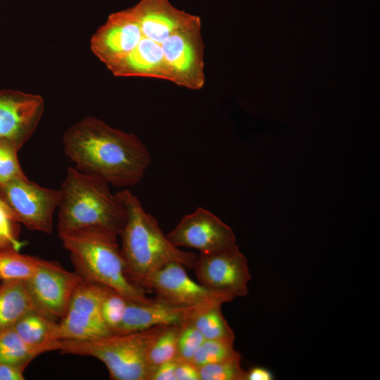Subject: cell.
I'll return each mask as SVG.
<instances>
[{
  "instance_id": "obj_20",
  "label": "cell",
  "mask_w": 380,
  "mask_h": 380,
  "mask_svg": "<svg viewBox=\"0 0 380 380\" xmlns=\"http://www.w3.org/2000/svg\"><path fill=\"white\" fill-rule=\"evenodd\" d=\"M182 326H168L151 346L148 355L151 377L160 365L176 358L178 335Z\"/></svg>"
},
{
  "instance_id": "obj_1",
  "label": "cell",
  "mask_w": 380,
  "mask_h": 380,
  "mask_svg": "<svg viewBox=\"0 0 380 380\" xmlns=\"http://www.w3.org/2000/svg\"><path fill=\"white\" fill-rule=\"evenodd\" d=\"M91 49L116 77L163 80L191 90L205 83L201 18L170 0H139L111 13Z\"/></svg>"
},
{
  "instance_id": "obj_3",
  "label": "cell",
  "mask_w": 380,
  "mask_h": 380,
  "mask_svg": "<svg viewBox=\"0 0 380 380\" xmlns=\"http://www.w3.org/2000/svg\"><path fill=\"white\" fill-rule=\"evenodd\" d=\"M124 205L126 220L119 236L127 274L136 285L147 291L152 275L170 262L193 268L198 255L173 245L160 229L157 220L143 208L129 190L116 193Z\"/></svg>"
},
{
  "instance_id": "obj_10",
  "label": "cell",
  "mask_w": 380,
  "mask_h": 380,
  "mask_svg": "<svg viewBox=\"0 0 380 380\" xmlns=\"http://www.w3.org/2000/svg\"><path fill=\"white\" fill-rule=\"evenodd\" d=\"M150 291L155 293L156 299L182 307L206 308L232 301L194 281L186 267L176 262L167 264L152 275L147 286V291Z\"/></svg>"
},
{
  "instance_id": "obj_28",
  "label": "cell",
  "mask_w": 380,
  "mask_h": 380,
  "mask_svg": "<svg viewBox=\"0 0 380 380\" xmlns=\"http://www.w3.org/2000/svg\"><path fill=\"white\" fill-rule=\"evenodd\" d=\"M177 359H173L160 365L153 373L151 380H176L175 376Z\"/></svg>"
},
{
  "instance_id": "obj_25",
  "label": "cell",
  "mask_w": 380,
  "mask_h": 380,
  "mask_svg": "<svg viewBox=\"0 0 380 380\" xmlns=\"http://www.w3.org/2000/svg\"><path fill=\"white\" fill-rule=\"evenodd\" d=\"M204 340L202 334L191 322L182 325L178 335L175 359L191 361Z\"/></svg>"
},
{
  "instance_id": "obj_5",
  "label": "cell",
  "mask_w": 380,
  "mask_h": 380,
  "mask_svg": "<svg viewBox=\"0 0 380 380\" xmlns=\"http://www.w3.org/2000/svg\"><path fill=\"white\" fill-rule=\"evenodd\" d=\"M77 272L84 279L110 287L131 301L153 300L146 291L129 279L118 236L92 232L58 235Z\"/></svg>"
},
{
  "instance_id": "obj_7",
  "label": "cell",
  "mask_w": 380,
  "mask_h": 380,
  "mask_svg": "<svg viewBox=\"0 0 380 380\" xmlns=\"http://www.w3.org/2000/svg\"><path fill=\"white\" fill-rule=\"evenodd\" d=\"M0 195L14 222L32 231L51 232L53 213L61 199L60 189L40 186L25 177L0 186Z\"/></svg>"
},
{
  "instance_id": "obj_18",
  "label": "cell",
  "mask_w": 380,
  "mask_h": 380,
  "mask_svg": "<svg viewBox=\"0 0 380 380\" xmlns=\"http://www.w3.org/2000/svg\"><path fill=\"white\" fill-rule=\"evenodd\" d=\"M42 260L21 254L12 247L0 248V279L27 280L37 271Z\"/></svg>"
},
{
  "instance_id": "obj_12",
  "label": "cell",
  "mask_w": 380,
  "mask_h": 380,
  "mask_svg": "<svg viewBox=\"0 0 380 380\" xmlns=\"http://www.w3.org/2000/svg\"><path fill=\"white\" fill-rule=\"evenodd\" d=\"M166 236L177 247L195 248L204 254L236 245V236L232 228L203 208L184 216Z\"/></svg>"
},
{
  "instance_id": "obj_21",
  "label": "cell",
  "mask_w": 380,
  "mask_h": 380,
  "mask_svg": "<svg viewBox=\"0 0 380 380\" xmlns=\"http://www.w3.org/2000/svg\"><path fill=\"white\" fill-rule=\"evenodd\" d=\"M241 356L234 348V341L205 339L191 362L198 368Z\"/></svg>"
},
{
  "instance_id": "obj_14",
  "label": "cell",
  "mask_w": 380,
  "mask_h": 380,
  "mask_svg": "<svg viewBox=\"0 0 380 380\" xmlns=\"http://www.w3.org/2000/svg\"><path fill=\"white\" fill-rule=\"evenodd\" d=\"M204 309L175 305L156 298L148 303L129 300L122 319L113 334H125L159 325H184Z\"/></svg>"
},
{
  "instance_id": "obj_30",
  "label": "cell",
  "mask_w": 380,
  "mask_h": 380,
  "mask_svg": "<svg viewBox=\"0 0 380 380\" xmlns=\"http://www.w3.org/2000/svg\"><path fill=\"white\" fill-rule=\"evenodd\" d=\"M274 375L269 369L262 367H253L246 371L245 380H272Z\"/></svg>"
},
{
  "instance_id": "obj_2",
  "label": "cell",
  "mask_w": 380,
  "mask_h": 380,
  "mask_svg": "<svg viewBox=\"0 0 380 380\" xmlns=\"http://www.w3.org/2000/svg\"><path fill=\"white\" fill-rule=\"evenodd\" d=\"M63 150L78 170L115 187L134 186L151 164V155L134 134L87 116L63 137Z\"/></svg>"
},
{
  "instance_id": "obj_31",
  "label": "cell",
  "mask_w": 380,
  "mask_h": 380,
  "mask_svg": "<svg viewBox=\"0 0 380 380\" xmlns=\"http://www.w3.org/2000/svg\"><path fill=\"white\" fill-rule=\"evenodd\" d=\"M0 208H2L3 210H4L6 212V213L8 215L10 218L13 220L11 212L9 208L6 205V203L2 200L1 195H0Z\"/></svg>"
},
{
  "instance_id": "obj_27",
  "label": "cell",
  "mask_w": 380,
  "mask_h": 380,
  "mask_svg": "<svg viewBox=\"0 0 380 380\" xmlns=\"http://www.w3.org/2000/svg\"><path fill=\"white\" fill-rule=\"evenodd\" d=\"M175 376L176 380H200L198 368L191 361L177 360Z\"/></svg>"
},
{
  "instance_id": "obj_16",
  "label": "cell",
  "mask_w": 380,
  "mask_h": 380,
  "mask_svg": "<svg viewBox=\"0 0 380 380\" xmlns=\"http://www.w3.org/2000/svg\"><path fill=\"white\" fill-rule=\"evenodd\" d=\"M13 328L30 346L41 349L44 353L58 349V323L44 314L30 312L20 319Z\"/></svg>"
},
{
  "instance_id": "obj_29",
  "label": "cell",
  "mask_w": 380,
  "mask_h": 380,
  "mask_svg": "<svg viewBox=\"0 0 380 380\" xmlns=\"http://www.w3.org/2000/svg\"><path fill=\"white\" fill-rule=\"evenodd\" d=\"M25 369L14 365L0 363V380H23Z\"/></svg>"
},
{
  "instance_id": "obj_24",
  "label": "cell",
  "mask_w": 380,
  "mask_h": 380,
  "mask_svg": "<svg viewBox=\"0 0 380 380\" xmlns=\"http://www.w3.org/2000/svg\"><path fill=\"white\" fill-rule=\"evenodd\" d=\"M18 151L11 144L0 140V186L26 177L18 159Z\"/></svg>"
},
{
  "instance_id": "obj_15",
  "label": "cell",
  "mask_w": 380,
  "mask_h": 380,
  "mask_svg": "<svg viewBox=\"0 0 380 380\" xmlns=\"http://www.w3.org/2000/svg\"><path fill=\"white\" fill-rule=\"evenodd\" d=\"M34 311L44 314L34 303L26 280L3 281L0 285V330L13 327L23 316Z\"/></svg>"
},
{
  "instance_id": "obj_6",
  "label": "cell",
  "mask_w": 380,
  "mask_h": 380,
  "mask_svg": "<svg viewBox=\"0 0 380 380\" xmlns=\"http://www.w3.org/2000/svg\"><path fill=\"white\" fill-rule=\"evenodd\" d=\"M167 327L159 325L92 340L63 339L59 341L58 350L98 359L107 367L110 379L150 380L149 349Z\"/></svg>"
},
{
  "instance_id": "obj_17",
  "label": "cell",
  "mask_w": 380,
  "mask_h": 380,
  "mask_svg": "<svg viewBox=\"0 0 380 380\" xmlns=\"http://www.w3.org/2000/svg\"><path fill=\"white\" fill-rule=\"evenodd\" d=\"M44 353L26 344L13 327L0 330V363L25 369L34 358Z\"/></svg>"
},
{
  "instance_id": "obj_4",
  "label": "cell",
  "mask_w": 380,
  "mask_h": 380,
  "mask_svg": "<svg viewBox=\"0 0 380 380\" xmlns=\"http://www.w3.org/2000/svg\"><path fill=\"white\" fill-rule=\"evenodd\" d=\"M103 179L69 167L61 184L58 234L92 232L118 236L126 211Z\"/></svg>"
},
{
  "instance_id": "obj_19",
  "label": "cell",
  "mask_w": 380,
  "mask_h": 380,
  "mask_svg": "<svg viewBox=\"0 0 380 380\" xmlns=\"http://www.w3.org/2000/svg\"><path fill=\"white\" fill-rule=\"evenodd\" d=\"M220 304L212 305L196 314L191 323L205 339L234 341L235 335L222 315Z\"/></svg>"
},
{
  "instance_id": "obj_26",
  "label": "cell",
  "mask_w": 380,
  "mask_h": 380,
  "mask_svg": "<svg viewBox=\"0 0 380 380\" xmlns=\"http://www.w3.org/2000/svg\"><path fill=\"white\" fill-rule=\"evenodd\" d=\"M16 223L4 210L0 208V248L12 247L20 251L23 246V243L18 239Z\"/></svg>"
},
{
  "instance_id": "obj_9",
  "label": "cell",
  "mask_w": 380,
  "mask_h": 380,
  "mask_svg": "<svg viewBox=\"0 0 380 380\" xmlns=\"http://www.w3.org/2000/svg\"><path fill=\"white\" fill-rule=\"evenodd\" d=\"M105 286L82 279L58 322L60 340H92L110 336L101 312Z\"/></svg>"
},
{
  "instance_id": "obj_22",
  "label": "cell",
  "mask_w": 380,
  "mask_h": 380,
  "mask_svg": "<svg viewBox=\"0 0 380 380\" xmlns=\"http://www.w3.org/2000/svg\"><path fill=\"white\" fill-rule=\"evenodd\" d=\"M128 301L120 292L105 286L101 300V312L113 334L122 319Z\"/></svg>"
},
{
  "instance_id": "obj_23",
  "label": "cell",
  "mask_w": 380,
  "mask_h": 380,
  "mask_svg": "<svg viewBox=\"0 0 380 380\" xmlns=\"http://www.w3.org/2000/svg\"><path fill=\"white\" fill-rule=\"evenodd\" d=\"M241 356L211 363L198 368L200 380H245L246 371L241 365Z\"/></svg>"
},
{
  "instance_id": "obj_8",
  "label": "cell",
  "mask_w": 380,
  "mask_h": 380,
  "mask_svg": "<svg viewBox=\"0 0 380 380\" xmlns=\"http://www.w3.org/2000/svg\"><path fill=\"white\" fill-rule=\"evenodd\" d=\"M193 268L200 284L231 300L248 293L251 277L248 260L236 244L217 252L200 253Z\"/></svg>"
},
{
  "instance_id": "obj_13",
  "label": "cell",
  "mask_w": 380,
  "mask_h": 380,
  "mask_svg": "<svg viewBox=\"0 0 380 380\" xmlns=\"http://www.w3.org/2000/svg\"><path fill=\"white\" fill-rule=\"evenodd\" d=\"M44 109V100L37 94L0 90V140L20 150L37 129Z\"/></svg>"
},
{
  "instance_id": "obj_11",
  "label": "cell",
  "mask_w": 380,
  "mask_h": 380,
  "mask_svg": "<svg viewBox=\"0 0 380 380\" xmlns=\"http://www.w3.org/2000/svg\"><path fill=\"white\" fill-rule=\"evenodd\" d=\"M82 279L77 272L67 271L55 262L42 259L37 271L26 282L40 311L55 319L63 317Z\"/></svg>"
}]
</instances>
